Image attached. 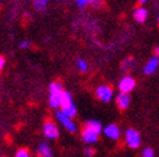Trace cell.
<instances>
[{
	"mask_svg": "<svg viewBox=\"0 0 159 157\" xmlns=\"http://www.w3.org/2000/svg\"><path fill=\"white\" fill-rule=\"evenodd\" d=\"M76 67H78L79 71H82V72H85L87 70H88V65H87V62L84 59H78Z\"/></svg>",
	"mask_w": 159,
	"mask_h": 157,
	"instance_id": "cell-17",
	"label": "cell"
},
{
	"mask_svg": "<svg viewBox=\"0 0 159 157\" xmlns=\"http://www.w3.org/2000/svg\"><path fill=\"white\" fill-rule=\"evenodd\" d=\"M45 5H47V3L44 0H35V3H34V6L36 8V11H44Z\"/></svg>",
	"mask_w": 159,
	"mask_h": 157,
	"instance_id": "cell-18",
	"label": "cell"
},
{
	"mask_svg": "<svg viewBox=\"0 0 159 157\" xmlns=\"http://www.w3.org/2000/svg\"><path fill=\"white\" fill-rule=\"evenodd\" d=\"M116 106L119 109H127L131 104V95L127 93H119L116 95Z\"/></svg>",
	"mask_w": 159,
	"mask_h": 157,
	"instance_id": "cell-10",
	"label": "cell"
},
{
	"mask_svg": "<svg viewBox=\"0 0 159 157\" xmlns=\"http://www.w3.org/2000/svg\"><path fill=\"white\" fill-rule=\"evenodd\" d=\"M96 97L101 102L109 103V102L114 97V90L109 85H100V86H97V89H96Z\"/></svg>",
	"mask_w": 159,
	"mask_h": 157,
	"instance_id": "cell-6",
	"label": "cell"
},
{
	"mask_svg": "<svg viewBox=\"0 0 159 157\" xmlns=\"http://www.w3.org/2000/svg\"><path fill=\"white\" fill-rule=\"evenodd\" d=\"M56 119H57V121L65 128V130H67L69 133H71V134H75L76 133L78 126H76V124L74 122L73 119H70V117H67L66 115H63L61 111L56 112Z\"/></svg>",
	"mask_w": 159,
	"mask_h": 157,
	"instance_id": "cell-5",
	"label": "cell"
},
{
	"mask_svg": "<svg viewBox=\"0 0 159 157\" xmlns=\"http://www.w3.org/2000/svg\"><path fill=\"white\" fill-rule=\"evenodd\" d=\"M94 155H96V151H94L92 147H85L84 148V156L85 157H93Z\"/></svg>",
	"mask_w": 159,
	"mask_h": 157,
	"instance_id": "cell-19",
	"label": "cell"
},
{
	"mask_svg": "<svg viewBox=\"0 0 159 157\" xmlns=\"http://www.w3.org/2000/svg\"><path fill=\"white\" fill-rule=\"evenodd\" d=\"M75 3H76L78 6L83 8V6H85L87 4H88V0H75Z\"/></svg>",
	"mask_w": 159,
	"mask_h": 157,
	"instance_id": "cell-20",
	"label": "cell"
},
{
	"mask_svg": "<svg viewBox=\"0 0 159 157\" xmlns=\"http://www.w3.org/2000/svg\"><path fill=\"white\" fill-rule=\"evenodd\" d=\"M60 111L63 115H66L67 117H70V119H74V117L76 116V106L74 104L71 94L66 90H63V93H62Z\"/></svg>",
	"mask_w": 159,
	"mask_h": 157,
	"instance_id": "cell-1",
	"label": "cell"
},
{
	"mask_svg": "<svg viewBox=\"0 0 159 157\" xmlns=\"http://www.w3.org/2000/svg\"><path fill=\"white\" fill-rule=\"evenodd\" d=\"M14 157H31L27 148H18L14 153Z\"/></svg>",
	"mask_w": 159,
	"mask_h": 157,
	"instance_id": "cell-15",
	"label": "cell"
},
{
	"mask_svg": "<svg viewBox=\"0 0 159 157\" xmlns=\"http://www.w3.org/2000/svg\"><path fill=\"white\" fill-rule=\"evenodd\" d=\"M93 2H96V0H88V3H93Z\"/></svg>",
	"mask_w": 159,
	"mask_h": 157,
	"instance_id": "cell-25",
	"label": "cell"
},
{
	"mask_svg": "<svg viewBox=\"0 0 159 157\" xmlns=\"http://www.w3.org/2000/svg\"><path fill=\"white\" fill-rule=\"evenodd\" d=\"M134 86H136V80H134L132 76H124L120 78V81H119L118 88L120 90V93L129 94L134 89Z\"/></svg>",
	"mask_w": 159,
	"mask_h": 157,
	"instance_id": "cell-8",
	"label": "cell"
},
{
	"mask_svg": "<svg viewBox=\"0 0 159 157\" xmlns=\"http://www.w3.org/2000/svg\"><path fill=\"white\" fill-rule=\"evenodd\" d=\"M133 18H134V21H137L139 23L145 22L146 18H148V11L145 9V8H142V6L136 8L134 12H133Z\"/></svg>",
	"mask_w": 159,
	"mask_h": 157,
	"instance_id": "cell-14",
	"label": "cell"
},
{
	"mask_svg": "<svg viewBox=\"0 0 159 157\" xmlns=\"http://www.w3.org/2000/svg\"><path fill=\"white\" fill-rule=\"evenodd\" d=\"M36 153L39 157H53V150L48 142H43L39 144Z\"/></svg>",
	"mask_w": 159,
	"mask_h": 157,
	"instance_id": "cell-11",
	"label": "cell"
},
{
	"mask_svg": "<svg viewBox=\"0 0 159 157\" xmlns=\"http://www.w3.org/2000/svg\"><path fill=\"white\" fill-rule=\"evenodd\" d=\"M158 66H159V57H155V56H154V57L145 65L144 72H145L146 75H152V74H154V72L157 71Z\"/></svg>",
	"mask_w": 159,
	"mask_h": 157,
	"instance_id": "cell-12",
	"label": "cell"
},
{
	"mask_svg": "<svg viewBox=\"0 0 159 157\" xmlns=\"http://www.w3.org/2000/svg\"><path fill=\"white\" fill-rule=\"evenodd\" d=\"M4 63H5V59H4L2 56H0V71H2V70H3V67H4Z\"/></svg>",
	"mask_w": 159,
	"mask_h": 157,
	"instance_id": "cell-22",
	"label": "cell"
},
{
	"mask_svg": "<svg viewBox=\"0 0 159 157\" xmlns=\"http://www.w3.org/2000/svg\"><path fill=\"white\" fill-rule=\"evenodd\" d=\"M98 138H100V134H97L96 131H93L91 129H87V128H83V130H82V140L85 144L92 146L94 143H97Z\"/></svg>",
	"mask_w": 159,
	"mask_h": 157,
	"instance_id": "cell-9",
	"label": "cell"
},
{
	"mask_svg": "<svg viewBox=\"0 0 159 157\" xmlns=\"http://www.w3.org/2000/svg\"><path fill=\"white\" fill-rule=\"evenodd\" d=\"M102 134L110 140H118L122 135V131L116 124H109L102 130Z\"/></svg>",
	"mask_w": 159,
	"mask_h": 157,
	"instance_id": "cell-7",
	"label": "cell"
},
{
	"mask_svg": "<svg viewBox=\"0 0 159 157\" xmlns=\"http://www.w3.org/2000/svg\"><path fill=\"white\" fill-rule=\"evenodd\" d=\"M139 2H140V3H142V4H144V3H146V2H148V0H139Z\"/></svg>",
	"mask_w": 159,
	"mask_h": 157,
	"instance_id": "cell-24",
	"label": "cell"
},
{
	"mask_svg": "<svg viewBox=\"0 0 159 157\" xmlns=\"http://www.w3.org/2000/svg\"><path fill=\"white\" fill-rule=\"evenodd\" d=\"M43 134L45 139L56 140L60 137V129L57 126V124H54L52 120H47L43 124Z\"/></svg>",
	"mask_w": 159,
	"mask_h": 157,
	"instance_id": "cell-4",
	"label": "cell"
},
{
	"mask_svg": "<svg viewBox=\"0 0 159 157\" xmlns=\"http://www.w3.org/2000/svg\"><path fill=\"white\" fill-rule=\"evenodd\" d=\"M154 53H155V57H159V46H157V48H155Z\"/></svg>",
	"mask_w": 159,
	"mask_h": 157,
	"instance_id": "cell-23",
	"label": "cell"
},
{
	"mask_svg": "<svg viewBox=\"0 0 159 157\" xmlns=\"http://www.w3.org/2000/svg\"><path fill=\"white\" fill-rule=\"evenodd\" d=\"M124 143L131 150H137L141 146V134L133 128H129L124 131Z\"/></svg>",
	"mask_w": 159,
	"mask_h": 157,
	"instance_id": "cell-3",
	"label": "cell"
},
{
	"mask_svg": "<svg viewBox=\"0 0 159 157\" xmlns=\"http://www.w3.org/2000/svg\"><path fill=\"white\" fill-rule=\"evenodd\" d=\"M29 46H30V41H26V40L22 41V43L20 44V48H21V49H27Z\"/></svg>",
	"mask_w": 159,
	"mask_h": 157,
	"instance_id": "cell-21",
	"label": "cell"
},
{
	"mask_svg": "<svg viewBox=\"0 0 159 157\" xmlns=\"http://www.w3.org/2000/svg\"><path fill=\"white\" fill-rule=\"evenodd\" d=\"M44 2H45V3H48V2H49V0H44Z\"/></svg>",
	"mask_w": 159,
	"mask_h": 157,
	"instance_id": "cell-26",
	"label": "cell"
},
{
	"mask_svg": "<svg viewBox=\"0 0 159 157\" xmlns=\"http://www.w3.org/2000/svg\"><path fill=\"white\" fill-rule=\"evenodd\" d=\"M141 157H155V152H154L153 148L146 147V148H144V150H142Z\"/></svg>",
	"mask_w": 159,
	"mask_h": 157,
	"instance_id": "cell-16",
	"label": "cell"
},
{
	"mask_svg": "<svg viewBox=\"0 0 159 157\" xmlns=\"http://www.w3.org/2000/svg\"><path fill=\"white\" fill-rule=\"evenodd\" d=\"M83 128H87V129H91L93 131H96L97 134H102V130H104V126H102V124L97 120H88L87 122H84V126Z\"/></svg>",
	"mask_w": 159,
	"mask_h": 157,
	"instance_id": "cell-13",
	"label": "cell"
},
{
	"mask_svg": "<svg viewBox=\"0 0 159 157\" xmlns=\"http://www.w3.org/2000/svg\"><path fill=\"white\" fill-rule=\"evenodd\" d=\"M62 93H63V88L62 85L57 81H54L49 85V106L52 108H60L61 106V97H62Z\"/></svg>",
	"mask_w": 159,
	"mask_h": 157,
	"instance_id": "cell-2",
	"label": "cell"
},
{
	"mask_svg": "<svg viewBox=\"0 0 159 157\" xmlns=\"http://www.w3.org/2000/svg\"><path fill=\"white\" fill-rule=\"evenodd\" d=\"M158 22H159V17H158Z\"/></svg>",
	"mask_w": 159,
	"mask_h": 157,
	"instance_id": "cell-27",
	"label": "cell"
}]
</instances>
